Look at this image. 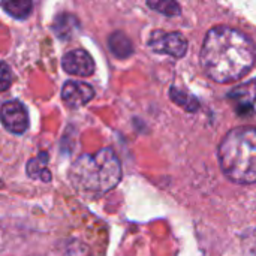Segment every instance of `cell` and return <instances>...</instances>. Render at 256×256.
Instances as JSON below:
<instances>
[{
  "label": "cell",
  "mask_w": 256,
  "mask_h": 256,
  "mask_svg": "<svg viewBox=\"0 0 256 256\" xmlns=\"http://www.w3.org/2000/svg\"><path fill=\"white\" fill-rule=\"evenodd\" d=\"M255 44L240 30L216 26L206 34L201 48L204 72L218 82H234L255 64Z\"/></svg>",
  "instance_id": "cell-1"
},
{
  "label": "cell",
  "mask_w": 256,
  "mask_h": 256,
  "mask_svg": "<svg viewBox=\"0 0 256 256\" xmlns=\"http://www.w3.org/2000/svg\"><path fill=\"white\" fill-rule=\"evenodd\" d=\"M72 186L88 198H99L112 190L122 178V166L112 148L80 156L70 166Z\"/></svg>",
  "instance_id": "cell-2"
},
{
  "label": "cell",
  "mask_w": 256,
  "mask_h": 256,
  "mask_svg": "<svg viewBox=\"0 0 256 256\" xmlns=\"http://www.w3.org/2000/svg\"><path fill=\"white\" fill-rule=\"evenodd\" d=\"M224 174L234 183L256 182V128L240 126L230 130L218 148Z\"/></svg>",
  "instance_id": "cell-3"
},
{
  "label": "cell",
  "mask_w": 256,
  "mask_h": 256,
  "mask_svg": "<svg viewBox=\"0 0 256 256\" xmlns=\"http://www.w3.org/2000/svg\"><path fill=\"white\" fill-rule=\"evenodd\" d=\"M148 45L153 51L160 54H168L176 58L183 57L188 51V39L178 32L156 30L152 33Z\"/></svg>",
  "instance_id": "cell-4"
},
{
  "label": "cell",
  "mask_w": 256,
  "mask_h": 256,
  "mask_svg": "<svg viewBox=\"0 0 256 256\" xmlns=\"http://www.w3.org/2000/svg\"><path fill=\"white\" fill-rule=\"evenodd\" d=\"M2 123L10 134L21 135L28 129V112L20 100H8L2 105Z\"/></svg>",
  "instance_id": "cell-5"
},
{
  "label": "cell",
  "mask_w": 256,
  "mask_h": 256,
  "mask_svg": "<svg viewBox=\"0 0 256 256\" xmlns=\"http://www.w3.org/2000/svg\"><path fill=\"white\" fill-rule=\"evenodd\" d=\"M228 98L238 116H256V80L236 87Z\"/></svg>",
  "instance_id": "cell-6"
},
{
  "label": "cell",
  "mask_w": 256,
  "mask_h": 256,
  "mask_svg": "<svg viewBox=\"0 0 256 256\" xmlns=\"http://www.w3.org/2000/svg\"><path fill=\"white\" fill-rule=\"evenodd\" d=\"M62 68L64 72L76 76H90L94 72V62L92 56L84 50H72L62 58Z\"/></svg>",
  "instance_id": "cell-7"
},
{
  "label": "cell",
  "mask_w": 256,
  "mask_h": 256,
  "mask_svg": "<svg viewBox=\"0 0 256 256\" xmlns=\"http://www.w3.org/2000/svg\"><path fill=\"white\" fill-rule=\"evenodd\" d=\"M94 96V88L82 81H66L62 88V99L69 108H80Z\"/></svg>",
  "instance_id": "cell-8"
},
{
  "label": "cell",
  "mask_w": 256,
  "mask_h": 256,
  "mask_svg": "<svg viewBox=\"0 0 256 256\" xmlns=\"http://www.w3.org/2000/svg\"><path fill=\"white\" fill-rule=\"evenodd\" d=\"M108 46L111 52L118 58H128L134 52L132 40L123 32H114L108 38Z\"/></svg>",
  "instance_id": "cell-9"
},
{
  "label": "cell",
  "mask_w": 256,
  "mask_h": 256,
  "mask_svg": "<svg viewBox=\"0 0 256 256\" xmlns=\"http://www.w3.org/2000/svg\"><path fill=\"white\" fill-rule=\"evenodd\" d=\"M46 164H48V154L46 153H40L38 158L30 159L27 162V174H28V177L42 180L45 183L51 182V172L46 168Z\"/></svg>",
  "instance_id": "cell-10"
},
{
  "label": "cell",
  "mask_w": 256,
  "mask_h": 256,
  "mask_svg": "<svg viewBox=\"0 0 256 256\" xmlns=\"http://www.w3.org/2000/svg\"><path fill=\"white\" fill-rule=\"evenodd\" d=\"M52 27H54V30H56V33H57V36L60 39H68V38H70L75 33V30H78L80 22L70 14H60L56 18Z\"/></svg>",
  "instance_id": "cell-11"
},
{
  "label": "cell",
  "mask_w": 256,
  "mask_h": 256,
  "mask_svg": "<svg viewBox=\"0 0 256 256\" xmlns=\"http://www.w3.org/2000/svg\"><path fill=\"white\" fill-rule=\"evenodd\" d=\"M2 8L10 16H14L16 20H24L30 15L32 9H33V3L28 0H9V2H3Z\"/></svg>",
  "instance_id": "cell-12"
},
{
  "label": "cell",
  "mask_w": 256,
  "mask_h": 256,
  "mask_svg": "<svg viewBox=\"0 0 256 256\" xmlns=\"http://www.w3.org/2000/svg\"><path fill=\"white\" fill-rule=\"evenodd\" d=\"M147 6L168 16H176L180 14V4L172 0H164V2H156V3L147 2Z\"/></svg>",
  "instance_id": "cell-13"
},
{
  "label": "cell",
  "mask_w": 256,
  "mask_h": 256,
  "mask_svg": "<svg viewBox=\"0 0 256 256\" xmlns=\"http://www.w3.org/2000/svg\"><path fill=\"white\" fill-rule=\"evenodd\" d=\"M170 94H171V99H172L176 104L184 106L188 111H195V110H198V106H200V104H198V100H196L195 98L188 96V94H184L183 92H178V90L174 88V87L170 90Z\"/></svg>",
  "instance_id": "cell-14"
},
{
  "label": "cell",
  "mask_w": 256,
  "mask_h": 256,
  "mask_svg": "<svg viewBox=\"0 0 256 256\" xmlns=\"http://www.w3.org/2000/svg\"><path fill=\"white\" fill-rule=\"evenodd\" d=\"M9 82H10V72H9L8 64L3 62V63H2V90H3V92L8 90Z\"/></svg>",
  "instance_id": "cell-15"
}]
</instances>
